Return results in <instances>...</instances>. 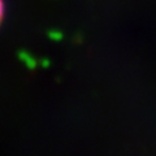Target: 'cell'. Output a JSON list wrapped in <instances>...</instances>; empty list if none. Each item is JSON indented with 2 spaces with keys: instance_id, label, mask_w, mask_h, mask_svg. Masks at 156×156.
Here are the masks:
<instances>
[{
  "instance_id": "cell-1",
  "label": "cell",
  "mask_w": 156,
  "mask_h": 156,
  "mask_svg": "<svg viewBox=\"0 0 156 156\" xmlns=\"http://www.w3.org/2000/svg\"><path fill=\"white\" fill-rule=\"evenodd\" d=\"M2 14H3V3L0 0V18H2Z\"/></svg>"
}]
</instances>
